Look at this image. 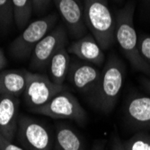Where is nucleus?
<instances>
[{
    "label": "nucleus",
    "mask_w": 150,
    "mask_h": 150,
    "mask_svg": "<svg viewBox=\"0 0 150 150\" xmlns=\"http://www.w3.org/2000/svg\"><path fill=\"white\" fill-rule=\"evenodd\" d=\"M91 150H104V142L101 141V142L96 143Z\"/></svg>",
    "instance_id": "a878e982"
},
{
    "label": "nucleus",
    "mask_w": 150,
    "mask_h": 150,
    "mask_svg": "<svg viewBox=\"0 0 150 150\" xmlns=\"http://www.w3.org/2000/svg\"><path fill=\"white\" fill-rule=\"evenodd\" d=\"M112 150H126L124 144L121 142L120 139L117 135L113 136L112 140Z\"/></svg>",
    "instance_id": "5701e85b"
},
{
    "label": "nucleus",
    "mask_w": 150,
    "mask_h": 150,
    "mask_svg": "<svg viewBox=\"0 0 150 150\" xmlns=\"http://www.w3.org/2000/svg\"><path fill=\"white\" fill-rule=\"evenodd\" d=\"M0 150H1V149H0Z\"/></svg>",
    "instance_id": "c85d7f7f"
},
{
    "label": "nucleus",
    "mask_w": 150,
    "mask_h": 150,
    "mask_svg": "<svg viewBox=\"0 0 150 150\" xmlns=\"http://www.w3.org/2000/svg\"><path fill=\"white\" fill-rule=\"evenodd\" d=\"M19 105L18 96L10 94L0 95V131L12 142L17 132Z\"/></svg>",
    "instance_id": "9b49d317"
},
{
    "label": "nucleus",
    "mask_w": 150,
    "mask_h": 150,
    "mask_svg": "<svg viewBox=\"0 0 150 150\" xmlns=\"http://www.w3.org/2000/svg\"><path fill=\"white\" fill-rule=\"evenodd\" d=\"M67 51L82 60L96 66H102L105 59L102 48L93 35H85L77 39L67 48Z\"/></svg>",
    "instance_id": "ddd939ff"
},
{
    "label": "nucleus",
    "mask_w": 150,
    "mask_h": 150,
    "mask_svg": "<svg viewBox=\"0 0 150 150\" xmlns=\"http://www.w3.org/2000/svg\"><path fill=\"white\" fill-rule=\"evenodd\" d=\"M51 0H33V11L37 13H40L49 7Z\"/></svg>",
    "instance_id": "4be33fe9"
},
{
    "label": "nucleus",
    "mask_w": 150,
    "mask_h": 150,
    "mask_svg": "<svg viewBox=\"0 0 150 150\" xmlns=\"http://www.w3.org/2000/svg\"><path fill=\"white\" fill-rule=\"evenodd\" d=\"M115 2H117V3H121L122 1H123V0H114Z\"/></svg>",
    "instance_id": "bb28decb"
},
{
    "label": "nucleus",
    "mask_w": 150,
    "mask_h": 150,
    "mask_svg": "<svg viewBox=\"0 0 150 150\" xmlns=\"http://www.w3.org/2000/svg\"><path fill=\"white\" fill-rule=\"evenodd\" d=\"M0 149L1 150H23L21 146L13 144L8 140L0 131Z\"/></svg>",
    "instance_id": "412c9836"
},
{
    "label": "nucleus",
    "mask_w": 150,
    "mask_h": 150,
    "mask_svg": "<svg viewBox=\"0 0 150 150\" xmlns=\"http://www.w3.org/2000/svg\"><path fill=\"white\" fill-rule=\"evenodd\" d=\"M7 65V59L5 56V53L2 50V49H0V72H1Z\"/></svg>",
    "instance_id": "b1692460"
},
{
    "label": "nucleus",
    "mask_w": 150,
    "mask_h": 150,
    "mask_svg": "<svg viewBox=\"0 0 150 150\" xmlns=\"http://www.w3.org/2000/svg\"><path fill=\"white\" fill-rule=\"evenodd\" d=\"M141 84H142L143 87L150 93V79L149 78L141 79Z\"/></svg>",
    "instance_id": "393cba45"
},
{
    "label": "nucleus",
    "mask_w": 150,
    "mask_h": 150,
    "mask_svg": "<svg viewBox=\"0 0 150 150\" xmlns=\"http://www.w3.org/2000/svg\"><path fill=\"white\" fill-rule=\"evenodd\" d=\"M55 150H85V143L72 128L60 123L56 129Z\"/></svg>",
    "instance_id": "2eb2a0df"
},
{
    "label": "nucleus",
    "mask_w": 150,
    "mask_h": 150,
    "mask_svg": "<svg viewBox=\"0 0 150 150\" xmlns=\"http://www.w3.org/2000/svg\"><path fill=\"white\" fill-rule=\"evenodd\" d=\"M138 46L140 55L150 65V36L140 34L138 37Z\"/></svg>",
    "instance_id": "aec40b11"
},
{
    "label": "nucleus",
    "mask_w": 150,
    "mask_h": 150,
    "mask_svg": "<svg viewBox=\"0 0 150 150\" xmlns=\"http://www.w3.org/2000/svg\"><path fill=\"white\" fill-rule=\"evenodd\" d=\"M16 139L23 150H52L53 140L47 127L28 116H19Z\"/></svg>",
    "instance_id": "423d86ee"
},
{
    "label": "nucleus",
    "mask_w": 150,
    "mask_h": 150,
    "mask_svg": "<svg viewBox=\"0 0 150 150\" xmlns=\"http://www.w3.org/2000/svg\"><path fill=\"white\" fill-rule=\"evenodd\" d=\"M30 71L26 69H9L0 72V95L20 96L28 83Z\"/></svg>",
    "instance_id": "4468645a"
},
{
    "label": "nucleus",
    "mask_w": 150,
    "mask_h": 150,
    "mask_svg": "<svg viewBox=\"0 0 150 150\" xmlns=\"http://www.w3.org/2000/svg\"><path fill=\"white\" fill-rule=\"evenodd\" d=\"M67 43L65 28L59 25L51 30L36 45L31 55L30 67L35 70L44 69L49 66L52 57Z\"/></svg>",
    "instance_id": "6e6552de"
},
{
    "label": "nucleus",
    "mask_w": 150,
    "mask_h": 150,
    "mask_svg": "<svg viewBox=\"0 0 150 150\" xmlns=\"http://www.w3.org/2000/svg\"><path fill=\"white\" fill-rule=\"evenodd\" d=\"M30 111L53 119L71 120L80 125H84L87 119L84 108L74 95L66 89L57 93L46 104L31 109Z\"/></svg>",
    "instance_id": "39448f33"
},
{
    "label": "nucleus",
    "mask_w": 150,
    "mask_h": 150,
    "mask_svg": "<svg viewBox=\"0 0 150 150\" xmlns=\"http://www.w3.org/2000/svg\"><path fill=\"white\" fill-rule=\"evenodd\" d=\"M13 20L19 30H23L29 24L33 12V0H12Z\"/></svg>",
    "instance_id": "f3484780"
},
{
    "label": "nucleus",
    "mask_w": 150,
    "mask_h": 150,
    "mask_svg": "<svg viewBox=\"0 0 150 150\" xmlns=\"http://www.w3.org/2000/svg\"><path fill=\"white\" fill-rule=\"evenodd\" d=\"M146 1H150V0H146Z\"/></svg>",
    "instance_id": "cd10ccee"
},
{
    "label": "nucleus",
    "mask_w": 150,
    "mask_h": 150,
    "mask_svg": "<svg viewBox=\"0 0 150 150\" xmlns=\"http://www.w3.org/2000/svg\"><path fill=\"white\" fill-rule=\"evenodd\" d=\"M101 73L102 71L91 64L76 61L70 65L67 78L77 91L91 97L98 85Z\"/></svg>",
    "instance_id": "9d476101"
},
{
    "label": "nucleus",
    "mask_w": 150,
    "mask_h": 150,
    "mask_svg": "<svg viewBox=\"0 0 150 150\" xmlns=\"http://www.w3.org/2000/svg\"><path fill=\"white\" fill-rule=\"evenodd\" d=\"M13 22L12 0H0V28L7 31Z\"/></svg>",
    "instance_id": "6ab92c4d"
},
{
    "label": "nucleus",
    "mask_w": 150,
    "mask_h": 150,
    "mask_svg": "<svg viewBox=\"0 0 150 150\" xmlns=\"http://www.w3.org/2000/svg\"><path fill=\"white\" fill-rule=\"evenodd\" d=\"M56 22L57 16L51 13L29 23L10 44L11 55L18 59L31 57L36 45L52 30Z\"/></svg>",
    "instance_id": "20e7f679"
},
{
    "label": "nucleus",
    "mask_w": 150,
    "mask_h": 150,
    "mask_svg": "<svg viewBox=\"0 0 150 150\" xmlns=\"http://www.w3.org/2000/svg\"><path fill=\"white\" fill-rule=\"evenodd\" d=\"M85 21L93 37L102 50H107L115 42V18L107 0H84Z\"/></svg>",
    "instance_id": "7ed1b4c3"
},
{
    "label": "nucleus",
    "mask_w": 150,
    "mask_h": 150,
    "mask_svg": "<svg viewBox=\"0 0 150 150\" xmlns=\"http://www.w3.org/2000/svg\"><path fill=\"white\" fill-rule=\"evenodd\" d=\"M67 30L75 37L86 35L87 26L85 21L84 6L80 0H53Z\"/></svg>",
    "instance_id": "1a4fd4ad"
},
{
    "label": "nucleus",
    "mask_w": 150,
    "mask_h": 150,
    "mask_svg": "<svg viewBox=\"0 0 150 150\" xmlns=\"http://www.w3.org/2000/svg\"><path fill=\"white\" fill-rule=\"evenodd\" d=\"M125 66L119 57L112 53L102 70L100 80L91 99L93 103L105 114L111 113L116 105L123 86Z\"/></svg>",
    "instance_id": "f257e3e1"
},
{
    "label": "nucleus",
    "mask_w": 150,
    "mask_h": 150,
    "mask_svg": "<svg viewBox=\"0 0 150 150\" xmlns=\"http://www.w3.org/2000/svg\"><path fill=\"white\" fill-rule=\"evenodd\" d=\"M123 144L126 150H150V135L139 132Z\"/></svg>",
    "instance_id": "a211bd4d"
},
{
    "label": "nucleus",
    "mask_w": 150,
    "mask_h": 150,
    "mask_svg": "<svg viewBox=\"0 0 150 150\" xmlns=\"http://www.w3.org/2000/svg\"><path fill=\"white\" fill-rule=\"evenodd\" d=\"M134 12L133 1L117 11L115 16L116 42L133 69L150 76V65L142 58L139 50L138 34L133 23Z\"/></svg>",
    "instance_id": "f03ea898"
},
{
    "label": "nucleus",
    "mask_w": 150,
    "mask_h": 150,
    "mask_svg": "<svg viewBox=\"0 0 150 150\" xmlns=\"http://www.w3.org/2000/svg\"><path fill=\"white\" fill-rule=\"evenodd\" d=\"M70 57L67 50L63 47L54 55L49 64L50 79L58 85L64 86L70 67Z\"/></svg>",
    "instance_id": "dca6fc26"
},
{
    "label": "nucleus",
    "mask_w": 150,
    "mask_h": 150,
    "mask_svg": "<svg viewBox=\"0 0 150 150\" xmlns=\"http://www.w3.org/2000/svg\"><path fill=\"white\" fill-rule=\"evenodd\" d=\"M125 117L131 128L150 130V97L130 96L125 104Z\"/></svg>",
    "instance_id": "f8f14e48"
},
{
    "label": "nucleus",
    "mask_w": 150,
    "mask_h": 150,
    "mask_svg": "<svg viewBox=\"0 0 150 150\" xmlns=\"http://www.w3.org/2000/svg\"><path fill=\"white\" fill-rule=\"evenodd\" d=\"M65 89L46 75L30 72L28 83L23 93V101L30 110L46 104L57 93Z\"/></svg>",
    "instance_id": "0eeeda50"
}]
</instances>
